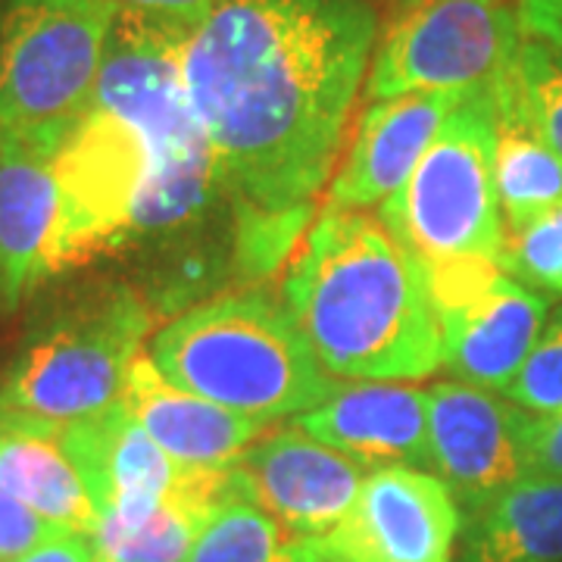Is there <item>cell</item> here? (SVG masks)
<instances>
[{
    "instance_id": "1",
    "label": "cell",
    "mask_w": 562,
    "mask_h": 562,
    "mask_svg": "<svg viewBox=\"0 0 562 562\" xmlns=\"http://www.w3.org/2000/svg\"><path fill=\"white\" fill-rule=\"evenodd\" d=\"M362 0H216L184 41V88L228 198L316 201L369 76Z\"/></svg>"
},
{
    "instance_id": "2",
    "label": "cell",
    "mask_w": 562,
    "mask_h": 562,
    "mask_svg": "<svg viewBox=\"0 0 562 562\" xmlns=\"http://www.w3.org/2000/svg\"><path fill=\"white\" fill-rule=\"evenodd\" d=\"M281 306L331 379L419 382L441 369L419 266L369 213L322 210L281 279Z\"/></svg>"
},
{
    "instance_id": "3",
    "label": "cell",
    "mask_w": 562,
    "mask_h": 562,
    "mask_svg": "<svg viewBox=\"0 0 562 562\" xmlns=\"http://www.w3.org/2000/svg\"><path fill=\"white\" fill-rule=\"evenodd\" d=\"M194 22L116 10L103 54L94 106L138 128L154 150V172L140 194L128 250L176 235L228 201L220 166L184 88V41Z\"/></svg>"
},
{
    "instance_id": "4",
    "label": "cell",
    "mask_w": 562,
    "mask_h": 562,
    "mask_svg": "<svg viewBox=\"0 0 562 562\" xmlns=\"http://www.w3.org/2000/svg\"><path fill=\"white\" fill-rule=\"evenodd\" d=\"M162 375L238 416H301L338 391L269 291H225L150 338Z\"/></svg>"
},
{
    "instance_id": "5",
    "label": "cell",
    "mask_w": 562,
    "mask_h": 562,
    "mask_svg": "<svg viewBox=\"0 0 562 562\" xmlns=\"http://www.w3.org/2000/svg\"><path fill=\"white\" fill-rule=\"evenodd\" d=\"M132 281H94L54 303L0 369V416L63 428L122 401L154 328Z\"/></svg>"
},
{
    "instance_id": "6",
    "label": "cell",
    "mask_w": 562,
    "mask_h": 562,
    "mask_svg": "<svg viewBox=\"0 0 562 562\" xmlns=\"http://www.w3.org/2000/svg\"><path fill=\"white\" fill-rule=\"evenodd\" d=\"M116 10L110 0H0V135L60 147L94 101Z\"/></svg>"
},
{
    "instance_id": "7",
    "label": "cell",
    "mask_w": 562,
    "mask_h": 562,
    "mask_svg": "<svg viewBox=\"0 0 562 562\" xmlns=\"http://www.w3.org/2000/svg\"><path fill=\"white\" fill-rule=\"evenodd\" d=\"M394 241L419 262L491 260L501 266L506 228L494 181V94L462 98L379 210Z\"/></svg>"
},
{
    "instance_id": "8",
    "label": "cell",
    "mask_w": 562,
    "mask_h": 562,
    "mask_svg": "<svg viewBox=\"0 0 562 562\" xmlns=\"http://www.w3.org/2000/svg\"><path fill=\"white\" fill-rule=\"evenodd\" d=\"M513 0H397L366 76V98L479 94L519 50Z\"/></svg>"
},
{
    "instance_id": "9",
    "label": "cell",
    "mask_w": 562,
    "mask_h": 562,
    "mask_svg": "<svg viewBox=\"0 0 562 562\" xmlns=\"http://www.w3.org/2000/svg\"><path fill=\"white\" fill-rule=\"evenodd\" d=\"M60 184V269L128 250V228L154 172V150L138 128L88 106L54 150Z\"/></svg>"
},
{
    "instance_id": "10",
    "label": "cell",
    "mask_w": 562,
    "mask_h": 562,
    "mask_svg": "<svg viewBox=\"0 0 562 562\" xmlns=\"http://www.w3.org/2000/svg\"><path fill=\"white\" fill-rule=\"evenodd\" d=\"M462 513L441 479L413 465H382L328 535L331 562H453Z\"/></svg>"
},
{
    "instance_id": "11",
    "label": "cell",
    "mask_w": 562,
    "mask_h": 562,
    "mask_svg": "<svg viewBox=\"0 0 562 562\" xmlns=\"http://www.w3.org/2000/svg\"><path fill=\"white\" fill-rule=\"evenodd\" d=\"M369 472L301 428H281L262 435L228 465V487L288 531L322 538L341 522Z\"/></svg>"
},
{
    "instance_id": "12",
    "label": "cell",
    "mask_w": 562,
    "mask_h": 562,
    "mask_svg": "<svg viewBox=\"0 0 562 562\" xmlns=\"http://www.w3.org/2000/svg\"><path fill=\"white\" fill-rule=\"evenodd\" d=\"M428 472L447 484L460 513L501 494L525 472L519 406L457 379L428 391Z\"/></svg>"
},
{
    "instance_id": "13",
    "label": "cell",
    "mask_w": 562,
    "mask_h": 562,
    "mask_svg": "<svg viewBox=\"0 0 562 562\" xmlns=\"http://www.w3.org/2000/svg\"><path fill=\"white\" fill-rule=\"evenodd\" d=\"M63 203L54 154L29 140L0 135V313L50 276H60Z\"/></svg>"
},
{
    "instance_id": "14",
    "label": "cell",
    "mask_w": 562,
    "mask_h": 562,
    "mask_svg": "<svg viewBox=\"0 0 562 562\" xmlns=\"http://www.w3.org/2000/svg\"><path fill=\"white\" fill-rule=\"evenodd\" d=\"M469 94H401L369 101L350 150L328 184L325 210L366 213L397 194L438 135L443 120Z\"/></svg>"
},
{
    "instance_id": "15",
    "label": "cell",
    "mask_w": 562,
    "mask_h": 562,
    "mask_svg": "<svg viewBox=\"0 0 562 562\" xmlns=\"http://www.w3.org/2000/svg\"><path fill=\"white\" fill-rule=\"evenodd\" d=\"M547 325V301L497 272L469 301L438 313L441 366L462 384L503 391L516 379Z\"/></svg>"
},
{
    "instance_id": "16",
    "label": "cell",
    "mask_w": 562,
    "mask_h": 562,
    "mask_svg": "<svg viewBox=\"0 0 562 562\" xmlns=\"http://www.w3.org/2000/svg\"><path fill=\"white\" fill-rule=\"evenodd\" d=\"M297 428L366 469L428 472V394L403 382H347L297 416Z\"/></svg>"
},
{
    "instance_id": "17",
    "label": "cell",
    "mask_w": 562,
    "mask_h": 562,
    "mask_svg": "<svg viewBox=\"0 0 562 562\" xmlns=\"http://www.w3.org/2000/svg\"><path fill=\"white\" fill-rule=\"evenodd\" d=\"M122 406L184 469H228L272 425L222 409L172 384L147 353L128 369Z\"/></svg>"
},
{
    "instance_id": "18",
    "label": "cell",
    "mask_w": 562,
    "mask_h": 562,
    "mask_svg": "<svg viewBox=\"0 0 562 562\" xmlns=\"http://www.w3.org/2000/svg\"><path fill=\"white\" fill-rule=\"evenodd\" d=\"M57 441L76 465L101 519L116 506L154 503L176 494L194 472L166 457L122 401L101 416L63 425Z\"/></svg>"
},
{
    "instance_id": "19",
    "label": "cell",
    "mask_w": 562,
    "mask_h": 562,
    "mask_svg": "<svg viewBox=\"0 0 562 562\" xmlns=\"http://www.w3.org/2000/svg\"><path fill=\"white\" fill-rule=\"evenodd\" d=\"M457 562H562V479L522 475L462 513Z\"/></svg>"
},
{
    "instance_id": "20",
    "label": "cell",
    "mask_w": 562,
    "mask_h": 562,
    "mask_svg": "<svg viewBox=\"0 0 562 562\" xmlns=\"http://www.w3.org/2000/svg\"><path fill=\"white\" fill-rule=\"evenodd\" d=\"M144 266L132 284L154 319L172 322L181 313L232 291V213L203 216L140 250Z\"/></svg>"
},
{
    "instance_id": "21",
    "label": "cell",
    "mask_w": 562,
    "mask_h": 562,
    "mask_svg": "<svg viewBox=\"0 0 562 562\" xmlns=\"http://www.w3.org/2000/svg\"><path fill=\"white\" fill-rule=\"evenodd\" d=\"M60 428L0 416V487L66 531L98 535L101 513L72 460L57 441Z\"/></svg>"
},
{
    "instance_id": "22",
    "label": "cell",
    "mask_w": 562,
    "mask_h": 562,
    "mask_svg": "<svg viewBox=\"0 0 562 562\" xmlns=\"http://www.w3.org/2000/svg\"><path fill=\"white\" fill-rule=\"evenodd\" d=\"M494 94V181L503 228H522L562 203V160L528 120L509 69L491 88Z\"/></svg>"
},
{
    "instance_id": "23",
    "label": "cell",
    "mask_w": 562,
    "mask_h": 562,
    "mask_svg": "<svg viewBox=\"0 0 562 562\" xmlns=\"http://www.w3.org/2000/svg\"><path fill=\"white\" fill-rule=\"evenodd\" d=\"M232 213V291H269L297 257V244L319 216V203L291 206L228 198Z\"/></svg>"
},
{
    "instance_id": "24",
    "label": "cell",
    "mask_w": 562,
    "mask_h": 562,
    "mask_svg": "<svg viewBox=\"0 0 562 562\" xmlns=\"http://www.w3.org/2000/svg\"><path fill=\"white\" fill-rule=\"evenodd\" d=\"M310 541L228 494L210 509L188 562H301Z\"/></svg>"
},
{
    "instance_id": "25",
    "label": "cell",
    "mask_w": 562,
    "mask_h": 562,
    "mask_svg": "<svg viewBox=\"0 0 562 562\" xmlns=\"http://www.w3.org/2000/svg\"><path fill=\"white\" fill-rule=\"evenodd\" d=\"M528 120L562 160V54L543 41L522 38L509 66Z\"/></svg>"
},
{
    "instance_id": "26",
    "label": "cell",
    "mask_w": 562,
    "mask_h": 562,
    "mask_svg": "<svg viewBox=\"0 0 562 562\" xmlns=\"http://www.w3.org/2000/svg\"><path fill=\"white\" fill-rule=\"evenodd\" d=\"M501 269L538 294L562 297V203L506 232Z\"/></svg>"
},
{
    "instance_id": "27",
    "label": "cell",
    "mask_w": 562,
    "mask_h": 562,
    "mask_svg": "<svg viewBox=\"0 0 562 562\" xmlns=\"http://www.w3.org/2000/svg\"><path fill=\"white\" fill-rule=\"evenodd\" d=\"M501 394L522 413H562V310H557L553 319L543 325L535 350Z\"/></svg>"
},
{
    "instance_id": "28",
    "label": "cell",
    "mask_w": 562,
    "mask_h": 562,
    "mask_svg": "<svg viewBox=\"0 0 562 562\" xmlns=\"http://www.w3.org/2000/svg\"><path fill=\"white\" fill-rule=\"evenodd\" d=\"M516 431H519V443H522L525 472L562 479V413L535 416V413L519 409Z\"/></svg>"
},
{
    "instance_id": "29",
    "label": "cell",
    "mask_w": 562,
    "mask_h": 562,
    "mask_svg": "<svg viewBox=\"0 0 562 562\" xmlns=\"http://www.w3.org/2000/svg\"><path fill=\"white\" fill-rule=\"evenodd\" d=\"M57 531L63 528L47 522L35 509H29L25 503L0 487V562L16 560Z\"/></svg>"
},
{
    "instance_id": "30",
    "label": "cell",
    "mask_w": 562,
    "mask_h": 562,
    "mask_svg": "<svg viewBox=\"0 0 562 562\" xmlns=\"http://www.w3.org/2000/svg\"><path fill=\"white\" fill-rule=\"evenodd\" d=\"M10 562H110L101 543L94 535H81V531H57L38 547H32L29 553H22Z\"/></svg>"
},
{
    "instance_id": "31",
    "label": "cell",
    "mask_w": 562,
    "mask_h": 562,
    "mask_svg": "<svg viewBox=\"0 0 562 562\" xmlns=\"http://www.w3.org/2000/svg\"><path fill=\"white\" fill-rule=\"evenodd\" d=\"M522 38H535L562 54V0H513Z\"/></svg>"
},
{
    "instance_id": "32",
    "label": "cell",
    "mask_w": 562,
    "mask_h": 562,
    "mask_svg": "<svg viewBox=\"0 0 562 562\" xmlns=\"http://www.w3.org/2000/svg\"><path fill=\"white\" fill-rule=\"evenodd\" d=\"M120 10L150 13V16H169V20L198 22L216 3V0H110Z\"/></svg>"
},
{
    "instance_id": "33",
    "label": "cell",
    "mask_w": 562,
    "mask_h": 562,
    "mask_svg": "<svg viewBox=\"0 0 562 562\" xmlns=\"http://www.w3.org/2000/svg\"><path fill=\"white\" fill-rule=\"evenodd\" d=\"M301 562H331V560H328V557L322 553L319 541L313 538V541H310V547H306V553H303V560H301Z\"/></svg>"
}]
</instances>
